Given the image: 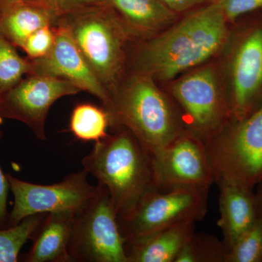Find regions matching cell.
Masks as SVG:
<instances>
[{
  "mask_svg": "<svg viewBox=\"0 0 262 262\" xmlns=\"http://www.w3.org/2000/svg\"><path fill=\"white\" fill-rule=\"evenodd\" d=\"M228 21L216 3L187 12L155 37L130 43L127 70L168 82L212 58L228 42Z\"/></svg>",
  "mask_w": 262,
  "mask_h": 262,
  "instance_id": "cell-1",
  "label": "cell"
},
{
  "mask_svg": "<svg viewBox=\"0 0 262 262\" xmlns=\"http://www.w3.org/2000/svg\"><path fill=\"white\" fill-rule=\"evenodd\" d=\"M110 95L112 128L130 130L151 155L187 129L182 114L145 74L126 70Z\"/></svg>",
  "mask_w": 262,
  "mask_h": 262,
  "instance_id": "cell-2",
  "label": "cell"
},
{
  "mask_svg": "<svg viewBox=\"0 0 262 262\" xmlns=\"http://www.w3.org/2000/svg\"><path fill=\"white\" fill-rule=\"evenodd\" d=\"M82 167L110 192L117 220L134 211L157 187L151 156L130 130L121 127L96 142L82 158Z\"/></svg>",
  "mask_w": 262,
  "mask_h": 262,
  "instance_id": "cell-3",
  "label": "cell"
},
{
  "mask_svg": "<svg viewBox=\"0 0 262 262\" xmlns=\"http://www.w3.org/2000/svg\"><path fill=\"white\" fill-rule=\"evenodd\" d=\"M108 93L127 69L130 39L113 8L104 2L82 7L58 18Z\"/></svg>",
  "mask_w": 262,
  "mask_h": 262,
  "instance_id": "cell-4",
  "label": "cell"
},
{
  "mask_svg": "<svg viewBox=\"0 0 262 262\" xmlns=\"http://www.w3.org/2000/svg\"><path fill=\"white\" fill-rule=\"evenodd\" d=\"M234 24L226 45L225 92L230 120H241L262 106V10Z\"/></svg>",
  "mask_w": 262,
  "mask_h": 262,
  "instance_id": "cell-5",
  "label": "cell"
},
{
  "mask_svg": "<svg viewBox=\"0 0 262 262\" xmlns=\"http://www.w3.org/2000/svg\"><path fill=\"white\" fill-rule=\"evenodd\" d=\"M215 182L252 189L262 184V106L241 120H229L205 142Z\"/></svg>",
  "mask_w": 262,
  "mask_h": 262,
  "instance_id": "cell-6",
  "label": "cell"
},
{
  "mask_svg": "<svg viewBox=\"0 0 262 262\" xmlns=\"http://www.w3.org/2000/svg\"><path fill=\"white\" fill-rule=\"evenodd\" d=\"M110 192L102 184L74 214L69 245L71 261L128 262Z\"/></svg>",
  "mask_w": 262,
  "mask_h": 262,
  "instance_id": "cell-7",
  "label": "cell"
},
{
  "mask_svg": "<svg viewBox=\"0 0 262 262\" xmlns=\"http://www.w3.org/2000/svg\"><path fill=\"white\" fill-rule=\"evenodd\" d=\"M210 189H155L144 196L130 215L118 221L125 241L187 222H198L207 213Z\"/></svg>",
  "mask_w": 262,
  "mask_h": 262,
  "instance_id": "cell-8",
  "label": "cell"
},
{
  "mask_svg": "<svg viewBox=\"0 0 262 262\" xmlns=\"http://www.w3.org/2000/svg\"><path fill=\"white\" fill-rule=\"evenodd\" d=\"M170 93L182 108L187 129L204 142L230 120L225 93L212 67H200L176 79Z\"/></svg>",
  "mask_w": 262,
  "mask_h": 262,
  "instance_id": "cell-9",
  "label": "cell"
},
{
  "mask_svg": "<svg viewBox=\"0 0 262 262\" xmlns=\"http://www.w3.org/2000/svg\"><path fill=\"white\" fill-rule=\"evenodd\" d=\"M14 203L8 217V227L18 225L24 219L39 213L77 211L94 194L96 186L89 182V173L82 169L68 174L61 182L34 184L6 173Z\"/></svg>",
  "mask_w": 262,
  "mask_h": 262,
  "instance_id": "cell-10",
  "label": "cell"
},
{
  "mask_svg": "<svg viewBox=\"0 0 262 262\" xmlns=\"http://www.w3.org/2000/svg\"><path fill=\"white\" fill-rule=\"evenodd\" d=\"M80 91L75 84L64 79L25 76L0 97V122L13 120L22 122L37 139L46 141V121L52 106L60 98Z\"/></svg>",
  "mask_w": 262,
  "mask_h": 262,
  "instance_id": "cell-11",
  "label": "cell"
},
{
  "mask_svg": "<svg viewBox=\"0 0 262 262\" xmlns=\"http://www.w3.org/2000/svg\"><path fill=\"white\" fill-rule=\"evenodd\" d=\"M151 156L155 184L160 190L210 189L215 182L206 144L188 129Z\"/></svg>",
  "mask_w": 262,
  "mask_h": 262,
  "instance_id": "cell-12",
  "label": "cell"
},
{
  "mask_svg": "<svg viewBox=\"0 0 262 262\" xmlns=\"http://www.w3.org/2000/svg\"><path fill=\"white\" fill-rule=\"evenodd\" d=\"M56 39L51 52L42 58L30 60L31 75L64 79L75 84L81 91L98 98L103 107L110 103V93L95 75L74 42L62 26H55Z\"/></svg>",
  "mask_w": 262,
  "mask_h": 262,
  "instance_id": "cell-13",
  "label": "cell"
},
{
  "mask_svg": "<svg viewBox=\"0 0 262 262\" xmlns=\"http://www.w3.org/2000/svg\"><path fill=\"white\" fill-rule=\"evenodd\" d=\"M116 13L130 43L155 37L175 23L178 13L158 0H101Z\"/></svg>",
  "mask_w": 262,
  "mask_h": 262,
  "instance_id": "cell-14",
  "label": "cell"
},
{
  "mask_svg": "<svg viewBox=\"0 0 262 262\" xmlns=\"http://www.w3.org/2000/svg\"><path fill=\"white\" fill-rule=\"evenodd\" d=\"M218 185L220 217L217 225L223 233L227 251L257 219L261 205L257 193L252 189L224 182Z\"/></svg>",
  "mask_w": 262,
  "mask_h": 262,
  "instance_id": "cell-15",
  "label": "cell"
},
{
  "mask_svg": "<svg viewBox=\"0 0 262 262\" xmlns=\"http://www.w3.org/2000/svg\"><path fill=\"white\" fill-rule=\"evenodd\" d=\"M75 212L48 213L33 234L32 246L24 255L26 262H72L69 245Z\"/></svg>",
  "mask_w": 262,
  "mask_h": 262,
  "instance_id": "cell-16",
  "label": "cell"
},
{
  "mask_svg": "<svg viewBox=\"0 0 262 262\" xmlns=\"http://www.w3.org/2000/svg\"><path fill=\"white\" fill-rule=\"evenodd\" d=\"M196 222H187L125 241L128 262H174L194 234Z\"/></svg>",
  "mask_w": 262,
  "mask_h": 262,
  "instance_id": "cell-17",
  "label": "cell"
},
{
  "mask_svg": "<svg viewBox=\"0 0 262 262\" xmlns=\"http://www.w3.org/2000/svg\"><path fill=\"white\" fill-rule=\"evenodd\" d=\"M57 20L48 10L20 0L0 10V32L15 48L21 49L33 33L46 26L55 27Z\"/></svg>",
  "mask_w": 262,
  "mask_h": 262,
  "instance_id": "cell-18",
  "label": "cell"
},
{
  "mask_svg": "<svg viewBox=\"0 0 262 262\" xmlns=\"http://www.w3.org/2000/svg\"><path fill=\"white\" fill-rule=\"evenodd\" d=\"M113 125L111 114L103 106L91 103L75 105L71 113L69 132L82 142H98L108 135Z\"/></svg>",
  "mask_w": 262,
  "mask_h": 262,
  "instance_id": "cell-19",
  "label": "cell"
},
{
  "mask_svg": "<svg viewBox=\"0 0 262 262\" xmlns=\"http://www.w3.org/2000/svg\"><path fill=\"white\" fill-rule=\"evenodd\" d=\"M46 214L30 215L18 225L0 229V262L18 261L20 250L28 239H32Z\"/></svg>",
  "mask_w": 262,
  "mask_h": 262,
  "instance_id": "cell-20",
  "label": "cell"
},
{
  "mask_svg": "<svg viewBox=\"0 0 262 262\" xmlns=\"http://www.w3.org/2000/svg\"><path fill=\"white\" fill-rule=\"evenodd\" d=\"M32 73V63L0 32V97Z\"/></svg>",
  "mask_w": 262,
  "mask_h": 262,
  "instance_id": "cell-21",
  "label": "cell"
},
{
  "mask_svg": "<svg viewBox=\"0 0 262 262\" xmlns=\"http://www.w3.org/2000/svg\"><path fill=\"white\" fill-rule=\"evenodd\" d=\"M259 213L252 225L227 251L225 262H262V199Z\"/></svg>",
  "mask_w": 262,
  "mask_h": 262,
  "instance_id": "cell-22",
  "label": "cell"
},
{
  "mask_svg": "<svg viewBox=\"0 0 262 262\" xmlns=\"http://www.w3.org/2000/svg\"><path fill=\"white\" fill-rule=\"evenodd\" d=\"M226 253L225 244L215 236L194 232L174 262H225Z\"/></svg>",
  "mask_w": 262,
  "mask_h": 262,
  "instance_id": "cell-23",
  "label": "cell"
},
{
  "mask_svg": "<svg viewBox=\"0 0 262 262\" xmlns=\"http://www.w3.org/2000/svg\"><path fill=\"white\" fill-rule=\"evenodd\" d=\"M56 39V30L53 26L42 27L27 38L21 49L30 60L46 56L51 52Z\"/></svg>",
  "mask_w": 262,
  "mask_h": 262,
  "instance_id": "cell-24",
  "label": "cell"
},
{
  "mask_svg": "<svg viewBox=\"0 0 262 262\" xmlns=\"http://www.w3.org/2000/svg\"><path fill=\"white\" fill-rule=\"evenodd\" d=\"M220 7L229 24L244 15L262 10V0H213Z\"/></svg>",
  "mask_w": 262,
  "mask_h": 262,
  "instance_id": "cell-25",
  "label": "cell"
},
{
  "mask_svg": "<svg viewBox=\"0 0 262 262\" xmlns=\"http://www.w3.org/2000/svg\"><path fill=\"white\" fill-rule=\"evenodd\" d=\"M51 12L57 18L101 0H24Z\"/></svg>",
  "mask_w": 262,
  "mask_h": 262,
  "instance_id": "cell-26",
  "label": "cell"
},
{
  "mask_svg": "<svg viewBox=\"0 0 262 262\" xmlns=\"http://www.w3.org/2000/svg\"><path fill=\"white\" fill-rule=\"evenodd\" d=\"M3 122H0V144L3 137L2 125ZM10 187L6 174L3 173L0 165V229L8 228V217L9 213L8 211V200L9 194Z\"/></svg>",
  "mask_w": 262,
  "mask_h": 262,
  "instance_id": "cell-27",
  "label": "cell"
},
{
  "mask_svg": "<svg viewBox=\"0 0 262 262\" xmlns=\"http://www.w3.org/2000/svg\"><path fill=\"white\" fill-rule=\"evenodd\" d=\"M168 9L175 13H187L189 10L212 3L213 0H158Z\"/></svg>",
  "mask_w": 262,
  "mask_h": 262,
  "instance_id": "cell-28",
  "label": "cell"
},
{
  "mask_svg": "<svg viewBox=\"0 0 262 262\" xmlns=\"http://www.w3.org/2000/svg\"><path fill=\"white\" fill-rule=\"evenodd\" d=\"M18 1H20V0H0V10Z\"/></svg>",
  "mask_w": 262,
  "mask_h": 262,
  "instance_id": "cell-29",
  "label": "cell"
},
{
  "mask_svg": "<svg viewBox=\"0 0 262 262\" xmlns=\"http://www.w3.org/2000/svg\"><path fill=\"white\" fill-rule=\"evenodd\" d=\"M258 194H259L260 196H261V198L262 199V187H261V189L258 190Z\"/></svg>",
  "mask_w": 262,
  "mask_h": 262,
  "instance_id": "cell-30",
  "label": "cell"
}]
</instances>
